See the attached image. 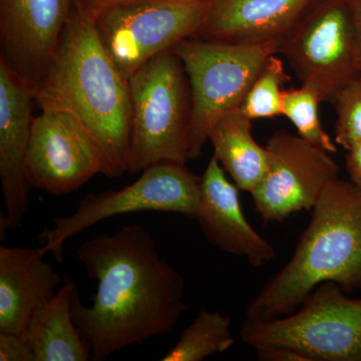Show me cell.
<instances>
[{
  "mask_svg": "<svg viewBox=\"0 0 361 361\" xmlns=\"http://www.w3.org/2000/svg\"><path fill=\"white\" fill-rule=\"evenodd\" d=\"M324 282H334L346 293L361 292V192L339 178L313 207L290 260L247 305L245 320L290 314Z\"/></svg>",
  "mask_w": 361,
  "mask_h": 361,
  "instance_id": "3",
  "label": "cell"
},
{
  "mask_svg": "<svg viewBox=\"0 0 361 361\" xmlns=\"http://www.w3.org/2000/svg\"><path fill=\"white\" fill-rule=\"evenodd\" d=\"M207 0H163L106 9L94 18L97 35L126 78L161 52L198 37Z\"/></svg>",
  "mask_w": 361,
  "mask_h": 361,
  "instance_id": "8",
  "label": "cell"
},
{
  "mask_svg": "<svg viewBox=\"0 0 361 361\" xmlns=\"http://www.w3.org/2000/svg\"><path fill=\"white\" fill-rule=\"evenodd\" d=\"M33 103L30 87L0 61V182L6 208L1 231L18 228L30 204L25 161L35 118Z\"/></svg>",
  "mask_w": 361,
  "mask_h": 361,
  "instance_id": "14",
  "label": "cell"
},
{
  "mask_svg": "<svg viewBox=\"0 0 361 361\" xmlns=\"http://www.w3.org/2000/svg\"><path fill=\"white\" fill-rule=\"evenodd\" d=\"M283 56L301 84L319 94L322 103L360 73L355 30L346 0H316L310 11L280 40Z\"/></svg>",
  "mask_w": 361,
  "mask_h": 361,
  "instance_id": "9",
  "label": "cell"
},
{
  "mask_svg": "<svg viewBox=\"0 0 361 361\" xmlns=\"http://www.w3.org/2000/svg\"><path fill=\"white\" fill-rule=\"evenodd\" d=\"M345 168L349 180L361 192V141L346 149Z\"/></svg>",
  "mask_w": 361,
  "mask_h": 361,
  "instance_id": "25",
  "label": "cell"
},
{
  "mask_svg": "<svg viewBox=\"0 0 361 361\" xmlns=\"http://www.w3.org/2000/svg\"><path fill=\"white\" fill-rule=\"evenodd\" d=\"M332 104L336 114L334 141L348 149L361 141V73L337 92Z\"/></svg>",
  "mask_w": 361,
  "mask_h": 361,
  "instance_id": "22",
  "label": "cell"
},
{
  "mask_svg": "<svg viewBox=\"0 0 361 361\" xmlns=\"http://www.w3.org/2000/svg\"><path fill=\"white\" fill-rule=\"evenodd\" d=\"M252 123L241 110L226 114L209 135L214 155L239 190L251 193L269 167V153L252 135Z\"/></svg>",
  "mask_w": 361,
  "mask_h": 361,
  "instance_id": "18",
  "label": "cell"
},
{
  "mask_svg": "<svg viewBox=\"0 0 361 361\" xmlns=\"http://www.w3.org/2000/svg\"><path fill=\"white\" fill-rule=\"evenodd\" d=\"M39 248L0 246V332L25 337L32 316L56 293L61 277Z\"/></svg>",
  "mask_w": 361,
  "mask_h": 361,
  "instance_id": "16",
  "label": "cell"
},
{
  "mask_svg": "<svg viewBox=\"0 0 361 361\" xmlns=\"http://www.w3.org/2000/svg\"><path fill=\"white\" fill-rule=\"evenodd\" d=\"M130 139L127 173L190 160L192 94L186 70L173 49L129 78Z\"/></svg>",
  "mask_w": 361,
  "mask_h": 361,
  "instance_id": "5",
  "label": "cell"
},
{
  "mask_svg": "<svg viewBox=\"0 0 361 361\" xmlns=\"http://www.w3.org/2000/svg\"><path fill=\"white\" fill-rule=\"evenodd\" d=\"M355 30L358 70L361 73V0H346Z\"/></svg>",
  "mask_w": 361,
  "mask_h": 361,
  "instance_id": "26",
  "label": "cell"
},
{
  "mask_svg": "<svg viewBox=\"0 0 361 361\" xmlns=\"http://www.w3.org/2000/svg\"><path fill=\"white\" fill-rule=\"evenodd\" d=\"M201 177L183 164L164 163L142 171L141 177L116 191L87 194L77 210L56 218L51 229L40 233L42 255L54 254L63 261L66 242L97 223L130 213H177L194 219L200 197Z\"/></svg>",
  "mask_w": 361,
  "mask_h": 361,
  "instance_id": "7",
  "label": "cell"
},
{
  "mask_svg": "<svg viewBox=\"0 0 361 361\" xmlns=\"http://www.w3.org/2000/svg\"><path fill=\"white\" fill-rule=\"evenodd\" d=\"M32 92L40 111H66L82 123L103 160L104 176L127 173L129 78L109 56L94 21L77 6L44 78Z\"/></svg>",
  "mask_w": 361,
  "mask_h": 361,
  "instance_id": "2",
  "label": "cell"
},
{
  "mask_svg": "<svg viewBox=\"0 0 361 361\" xmlns=\"http://www.w3.org/2000/svg\"><path fill=\"white\" fill-rule=\"evenodd\" d=\"M75 0H0V61L30 90L51 63Z\"/></svg>",
  "mask_w": 361,
  "mask_h": 361,
  "instance_id": "12",
  "label": "cell"
},
{
  "mask_svg": "<svg viewBox=\"0 0 361 361\" xmlns=\"http://www.w3.org/2000/svg\"><path fill=\"white\" fill-rule=\"evenodd\" d=\"M77 286L68 278L49 302L32 316L25 338L35 361H89L92 349L80 331L73 315Z\"/></svg>",
  "mask_w": 361,
  "mask_h": 361,
  "instance_id": "17",
  "label": "cell"
},
{
  "mask_svg": "<svg viewBox=\"0 0 361 361\" xmlns=\"http://www.w3.org/2000/svg\"><path fill=\"white\" fill-rule=\"evenodd\" d=\"M0 361H35V356L25 337L0 332Z\"/></svg>",
  "mask_w": 361,
  "mask_h": 361,
  "instance_id": "23",
  "label": "cell"
},
{
  "mask_svg": "<svg viewBox=\"0 0 361 361\" xmlns=\"http://www.w3.org/2000/svg\"><path fill=\"white\" fill-rule=\"evenodd\" d=\"M272 54L262 66L247 92L242 113L251 121L282 116L284 85L290 80L284 61Z\"/></svg>",
  "mask_w": 361,
  "mask_h": 361,
  "instance_id": "20",
  "label": "cell"
},
{
  "mask_svg": "<svg viewBox=\"0 0 361 361\" xmlns=\"http://www.w3.org/2000/svg\"><path fill=\"white\" fill-rule=\"evenodd\" d=\"M269 167L253 191L254 205L265 223L282 222L292 214L312 210L339 166L329 152L287 130L268 139Z\"/></svg>",
  "mask_w": 361,
  "mask_h": 361,
  "instance_id": "10",
  "label": "cell"
},
{
  "mask_svg": "<svg viewBox=\"0 0 361 361\" xmlns=\"http://www.w3.org/2000/svg\"><path fill=\"white\" fill-rule=\"evenodd\" d=\"M232 319L220 311L200 308L193 322L183 330L163 361H201L234 345Z\"/></svg>",
  "mask_w": 361,
  "mask_h": 361,
  "instance_id": "19",
  "label": "cell"
},
{
  "mask_svg": "<svg viewBox=\"0 0 361 361\" xmlns=\"http://www.w3.org/2000/svg\"><path fill=\"white\" fill-rule=\"evenodd\" d=\"M78 258L97 281L92 305H82L78 288L73 301V320L92 360L170 334L188 310L184 278L161 257L144 226L101 233L80 246Z\"/></svg>",
  "mask_w": 361,
  "mask_h": 361,
  "instance_id": "1",
  "label": "cell"
},
{
  "mask_svg": "<svg viewBox=\"0 0 361 361\" xmlns=\"http://www.w3.org/2000/svg\"><path fill=\"white\" fill-rule=\"evenodd\" d=\"M97 174L104 175L103 160L75 116L61 111H40L33 118L25 161L30 188L63 196Z\"/></svg>",
  "mask_w": 361,
  "mask_h": 361,
  "instance_id": "11",
  "label": "cell"
},
{
  "mask_svg": "<svg viewBox=\"0 0 361 361\" xmlns=\"http://www.w3.org/2000/svg\"><path fill=\"white\" fill-rule=\"evenodd\" d=\"M279 42L242 44L189 39L173 51L189 78L192 94L190 160L199 158L217 121L241 108L265 61Z\"/></svg>",
  "mask_w": 361,
  "mask_h": 361,
  "instance_id": "6",
  "label": "cell"
},
{
  "mask_svg": "<svg viewBox=\"0 0 361 361\" xmlns=\"http://www.w3.org/2000/svg\"><path fill=\"white\" fill-rule=\"evenodd\" d=\"M152 1L163 0H75V6L94 20L99 13L111 7L133 6Z\"/></svg>",
  "mask_w": 361,
  "mask_h": 361,
  "instance_id": "24",
  "label": "cell"
},
{
  "mask_svg": "<svg viewBox=\"0 0 361 361\" xmlns=\"http://www.w3.org/2000/svg\"><path fill=\"white\" fill-rule=\"evenodd\" d=\"M348 294L324 282L290 314L245 320L240 339L263 361H361V298Z\"/></svg>",
  "mask_w": 361,
  "mask_h": 361,
  "instance_id": "4",
  "label": "cell"
},
{
  "mask_svg": "<svg viewBox=\"0 0 361 361\" xmlns=\"http://www.w3.org/2000/svg\"><path fill=\"white\" fill-rule=\"evenodd\" d=\"M194 219L211 245L245 258L252 267H262L275 257L274 247L246 219L238 187L228 179L215 156L201 176L200 197Z\"/></svg>",
  "mask_w": 361,
  "mask_h": 361,
  "instance_id": "13",
  "label": "cell"
},
{
  "mask_svg": "<svg viewBox=\"0 0 361 361\" xmlns=\"http://www.w3.org/2000/svg\"><path fill=\"white\" fill-rule=\"evenodd\" d=\"M316 0H207L197 39L254 44L284 39Z\"/></svg>",
  "mask_w": 361,
  "mask_h": 361,
  "instance_id": "15",
  "label": "cell"
},
{
  "mask_svg": "<svg viewBox=\"0 0 361 361\" xmlns=\"http://www.w3.org/2000/svg\"><path fill=\"white\" fill-rule=\"evenodd\" d=\"M320 103L319 94L308 85L285 90L282 116L290 121L299 137L330 154L336 153V142L320 120Z\"/></svg>",
  "mask_w": 361,
  "mask_h": 361,
  "instance_id": "21",
  "label": "cell"
}]
</instances>
